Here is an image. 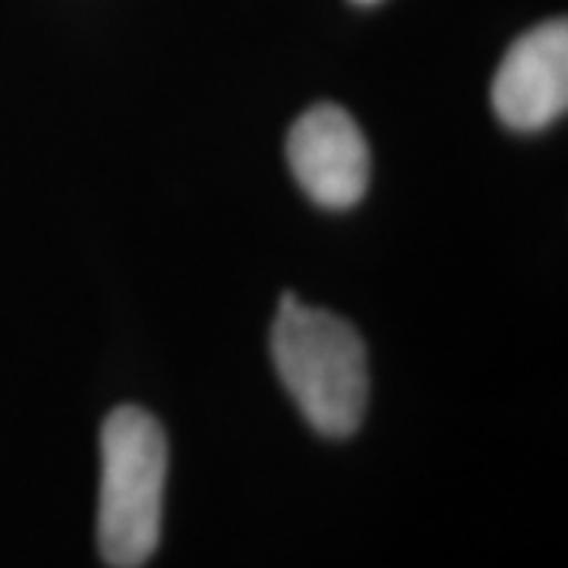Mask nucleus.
I'll return each mask as SVG.
<instances>
[{"instance_id":"4","label":"nucleus","mask_w":568,"mask_h":568,"mask_svg":"<svg viewBox=\"0 0 568 568\" xmlns=\"http://www.w3.org/2000/svg\"><path fill=\"white\" fill-rule=\"evenodd\" d=\"M493 111L518 130L537 133L568 108V26L549 20L515 41L493 77Z\"/></svg>"},{"instance_id":"1","label":"nucleus","mask_w":568,"mask_h":568,"mask_svg":"<svg viewBox=\"0 0 568 568\" xmlns=\"http://www.w3.org/2000/svg\"><path fill=\"white\" fill-rule=\"evenodd\" d=\"M275 373L325 439H347L364 424L369 402L366 345L354 325L284 291L272 325Z\"/></svg>"},{"instance_id":"5","label":"nucleus","mask_w":568,"mask_h":568,"mask_svg":"<svg viewBox=\"0 0 568 568\" xmlns=\"http://www.w3.org/2000/svg\"><path fill=\"white\" fill-rule=\"evenodd\" d=\"M354 3H379V0H354Z\"/></svg>"},{"instance_id":"2","label":"nucleus","mask_w":568,"mask_h":568,"mask_svg":"<svg viewBox=\"0 0 568 568\" xmlns=\"http://www.w3.org/2000/svg\"><path fill=\"white\" fill-rule=\"evenodd\" d=\"M168 484L164 426L136 405H121L102 426L99 552L111 568H142L159 549Z\"/></svg>"},{"instance_id":"3","label":"nucleus","mask_w":568,"mask_h":568,"mask_svg":"<svg viewBox=\"0 0 568 568\" xmlns=\"http://www.w3.org/2000/svg\"><path fill=\"white\" fill-rule=\"evenodd\" d=\"M287 164L297 186L323 209H354L366 196L373 155L342 104H313L287 133Z\"/></svg>"}]
</instances>
